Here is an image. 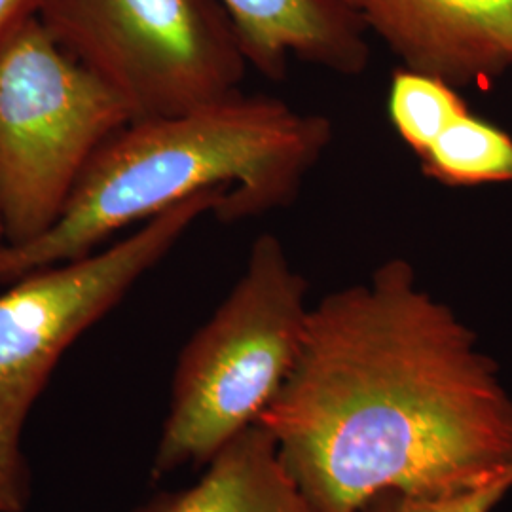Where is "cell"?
Here are the masks:
<instances>
[{"mask_svg": "<svg viewBox=\"0 0 512 512\" xmlns=\"http://www.w3.org/2000/svg\"><path fill=\"white\" fill-rule=\"evenodd\" d=\"M258 423L315 512H357L387 490L454 494L512 463L499 365L401 256L311 306Z\"/></svg>", "mask_w": 512, "mask_h": 512, "instance_id": "obj_1", "label": "cell"}, {"mask_svg": "<svg viewBox=\"0 0 512 512\" xmlns=\"http://www.w3.org/2000/svg\"><path fill=\"white\" fill-rule=\"evenodd\" d=\"M332 137L327 116L262 93L131 122L93 158L50 232L31 243L0 245V285L92 255L124 228L205 190L228 192L220 222L287 209Z\"/></svg>", "mask_w": 512, "mask_h": 512, "instance_id": "obj_2", "label": "cell"}, {"mask_svg": "<svg viewBox=\"0 0 512 512\" xmlns=\"http://www.w3.org/2000/svg\"><path fill=\"white\" fill-rule=\"evenodd\" d=\"M308 293L281 239L260 234L232 291L179 353L152 475L205 467L258 423L300 355Z\"/></svg>", "mask_w": 512, "mask_h": 512, "instance_id": "obj_3", "label": "cell"}, {"mask_svg": "<svg viewBox=\"0 0 512 512\" xmlns=\"http://www.w3.org/2000/svg\"><path fill=\"white\" fill-rule=\"evenodd\" d=\"M131 110L31 19L0 50V217L4 245L50 232Z\"/></svg>", "mask_w": 512, "mask_h": 512, "instance_id": "obj_4", "label": "cell"}, {"mask_svg": "<svg viewBox=\"0 0 512 512\" xmlns=\"http://www.w3.org/2000/svg\"><path fill=\"white\" fill-rule=\"evenodd\" d=\"M37 18L133 122L234 97L251 67L219 0H42Z\"/></svg>", "mask_w": 512, "mask_h": 512, "instance_id": "obj_5", "label": "cell"}, {"mask_svg": "<svg viewBox=\"0 0 512 512\" xmlns=\"http://www.w3.org/2000/svg\"><path fill=\"white\" fill-rule=\"evenodd\" d=\"M226 200L224 188L200 192L143 222L128 238L25 275L0 294V458L21 463L23 427L65 351L198 220L219 219Z\"/></svg>", "mask_w": 512, "mask_h": 512, "instance_id": "obj_6", "label": "cell"}, {"mask_svg": "<svg viewBox=\"0 0 512 512\" xmlns=\"http://www.w3.org/2000/svg\"><path fill=\"white\" fill-rule=\"evenodd\" d=\"M401 61L458 90L512 71V0H346Z\"/></svg>", "mask_w": 512, "mask_h": 512, "instance_id": "obj_7", "label": "cell"}, {"mask_svg": "<svg viewBox=\"0 0 512 512\" xmlns=\"http://www.w3.org/2000/svg\"><path fill=\"white\" fill-rule=\"evenodd\" d=\"M256 73L281 82L289 59L342 76L370 65L365 23L346 0H219Z\"/></svg>", "mask_w": 512, "mask_h": 512, "instance_id": "obj_8", "label": "cell"}, {"mask_svg": "<svg viewBox=\"0 0 512 512\" xmlns=\"http://www.w3.org/2000/svg\"><path fill=\"white\" fill-rule=\"evenodd\" d=\"M135 512H315L285 471L260 423L228 442L192 486L158 495Z\"/></svg>", "mask_w": 512, "mask_h": 512, "instance_id": "obj_9", "label": "cell"}, {"mask_svg": "<svg viewBox=\"0 0 512 512\" xmlns=\"http://www.w3.org/2000/svg\"><path fill=\"white\" fill-rule=\"evenodd\" d=\"M418 162L427 179L448 188L512 183V137L471 109L465 110Z\"/></svg>", "mask_w": 512, "mask_h": 512, "instance_id": "obj_10", "label": "cell"}, {"mask_svg": "<svg viewBox=\"0 0 512 512\" xmlns=\"http://www.w3.org/2000/svg\"><path fill=\"white\" fill-rule=\"evenodd\" d=\"M465 110H469V105L458 88L439 76L406 67H399L391 74L387 118L416 158Z\"/></svg>", "mask_w": 512, "mask_h": 512, "instance_id": "obj_11", "label": "cell"}, {"mask_svg": "<svg viewBox=\"0 0 512 512\" xmlns=\"http://www.w3.org/2000/svg\"><path fill=\"white\" fill-rule=\"evenodd\" d=\"M512 492V463L486 482L454 494H408L387 490L365 501L357 512H494Z\"/></svg>", "mask_w": 512, "mask_h": 512, "instance_id": "obj_12", "label": "cell"}, {"mask_svg": "<svg viewBox=\"0 0 512 512\" xmlns=\"http://www.w3.org/2000/svg\"><path fill=\"white\" fill-rule=\"evenodd\" d=\"M27 501L23 463L0 458V512H21Z\"/></svg>", "mask_w": 512, "mask_h": 512, "instance_id": "obj_13", "label": "cell"}, {"mask_svg": "<svg viewBox=\"0 0 512 512\" xmlns=\"http://www.w3.org/2000/svg\"><path fill=\"white\" fill-rule=\"evenodd\" d=\"M42 0H0V50L16 37L21 27L37 18Z\"/></svg>", "mask_w": 512, "mask_h": 512, "instance_id": "obj_14", "label": "cell"}, {"mask_svg": "<svg viewBox=\"0 0 512 512\" xmlns=\"http://www.w3.org/2000/svg\"><path fill=\"white\" fill-rule=\"evenodd\" d=\"M6 241V230H4V222H2V217H0V245Z\"/></svg>", "mask_w": 512, "mask_h": 512, "instance_id": "obj_15", "label": "cell"}]
</instances>
